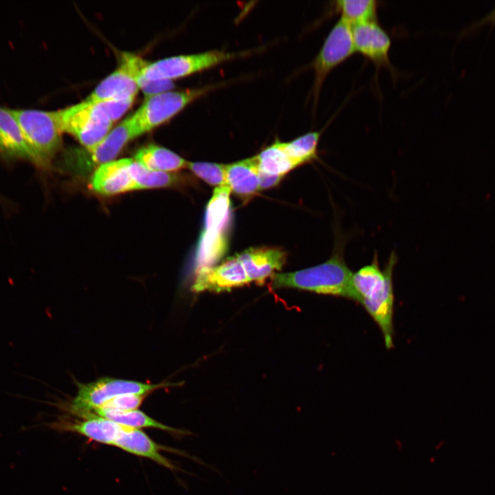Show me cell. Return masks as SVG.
Here are the masks:
<instances>
[{
	"label": "cell",
	"mask_w": 495,
	"mask_h": 495,
	"mask_svg": "<svg viewBox=\"0 0 495 495\" xmlns=\"http://www.w3.org/2000/svg\"><path fill=\"white\" fill-rule=\"evenodd\" d=\"M375 252L371 263L353 274V285L362 304L378 325L384 337L385 346H393L394 292L393 273L397 257L393 252L386 266L382 270Z\"/></svg>",
	"instance_id": "obj_1"
},
{
	"label": "cell",
	"mask_w": 495,
	"mask_h": 495,
	"mask_svg": "<svg viewBox=\"0 0 495 495\" xmlns=\"http://www.w3.org/2000/svg\"><path fill=\"white\" fill-rule=\"evenodd\" d=\"M353 274L344 258L342 247L339 246L322 263L296 272L274 274L272 287L296 288L358 302Z\"/></svg>",
	"instance_id": "obj_2"
},
{
	"label": "cell",
	"mask_w": 495,
	"mask_h": 495,
	"mask_svg": "<svg viewBox=\"0 0 495 495\" xmlns=\"http://www.w3.org/2000/svg\"><path fill=\"white\" fill-rule=\"evenodd\" d=\"M230 189L217 187L206 210L204 229L195 259V272L214 266L225 254L231 221Z\"/></svg>",
	"instance_id": "obj_3"
},
{
	"label": "cell",
	"mask_w": 495,
	"mask_h": 495,
	"mask_svg": "<svg viewBox=\"0 0 495 495\" xmlns=\"http://www.w3.org/2000/svg\"><path fill=\"white\" fill-rule=\"evenodd\" d=\"M31 155L32 164L49 168L62 144L55 111L35 109H12Z\"/></svg>",
	"instance_id": "obj_4"
},
{
	"label": "cell",
	"mask_w": 495,
	"mask_h": 495,
	"mask_svg": "<svg viewBox=\"0 0 495 495\" xmlns=\"http://www.w3.org/2000/svg\"><path fill=\"white\" fill-rule=\"evenodd\" d=\"M224 83L179 91H167L146 97L139 109L129 116L136 137L166 122L188 104Z\"/></svg>",
	"instance_id": "obj_5"
},
{
	"label": "cell",
	"mask_w": 495,
	"mask_h": 495,
	"mask_svg": "<svg viewBox=\"0 0 495 495\" xmlns=\"http://www.w3.org/2000/svg\"><path fill=\"white\" fill-rule=\"evenodd\" d=\"M248 54L249 52H229L215 50L170 56L153 63L147 61L142 71L135 75L134 80L140 90L146 80L172 81L211 69Z\"/></svg>",
	"instance_id": "obj_6"
},
{
	"label": "cell",
	"mask_w": 495,
	"mask_h": 495,
	"mask_svg": "<svg viewBox=\"0 0 495 495\" xmlns=\"http://www.w3.org/2000/svg\"><path fill=\"white\" fill-rule=\"evenodd\" d=\"M60 131L75 138L86 149L96 146L112 129L113 122L101 102L85 100L55 111Z\"/></svg>",
	"instance_id": "obj_7"
},
{
	"label": "cell",
	"mask_w": 495,
	"mask_h": 495,
	"mask_svg": "<svg viewBox=\"0 0 495 495\" xmlns=\"http://www.w3.org/2000/svg\"><path fill=\"white\" fill-rule=\"evenodd\" d=\"M171 385L170 383L146 384L140 382L103 377L87 384H78L76 397L68 406L69 412L83 417L118 396L129 394H150Z\"/></svg>",
	"instance_id": "obj_8"
},
{
	"label": "cell",
	"mask_w": 495,
	"mask_h": 495,
	"mask_svg": "<svg viewBox=\"0 0 495 495\" xmlns=\"http://www.w3.org/2000/svg\"><path fill=\"white\" fill-rule=\"evenodd\" d=\"M354 53L351 25L340 19L329 32L310 65L314 74L311 89L314 107L318 103L320 90L327 76Z\"/></svg>",
	"instance_id": "obj_9"
},
{
	"label": "cell",
	"mask_w": 495,
	"mask_h": 495,
	"mask_svg": "<svg viewBox=\"0 0 495 495\" xmlns=\"http://www.w3.org/2000/svg\"><path fill=\"white\" fill-rule=\"evenodd\" d=\"M355 52H358L374 65L376 71L387 68L392 71L389 59L390 38L377 21L351 26Z\"/></svg>",
	"instance_id": "obj_10"
},
{
	"label": "cell",
	"mask_w": 495,
	"mask_h": 495,
	"mask_svg": "<svg viewBox=\"0 0 495 495\" xmlns=\"http://www.w3.org/2000/svg\"><path fill=\"white\" fill-rule=\"evenodd\" d=\"M195 272V278L192 285V289L195 292H229L234 287L250 283L245 268L236 254L219 265L203 268Z\"/></svg>",
	"instance_id": "obj_11"
},
{
	"label": "cell",
	"mask_w": 495,
	"mask_h": 495,
	"mask_svg": "<svg viewBox=\"0 0 495 495\" xmlns=\"http://www.w3.org/2000/svg\"><path fill=\"white\" fill-rule=\"evenodd\" d=\"M133 159L122 158L99 165L90 179L91 190L103 196H113L135 190L131 173Z\"/></svg>",
	"instance_id": "obj_12"
},
{
	"label": "cell",
	"mask_w": 495,
	"mask_h": 495,
	"mask_svg": "<svg viewBox=\"0 0 495 495\" xmlns=\"http://www.w3.org/2000/svg\"><path fill=\"white\" fill-rule=\"evenodd\" d=\"M136 138L130 118L128 117L112 129L96 146L87 151L89 157H80L74 165L82 171L93 166H98L114 160L126 144Z\"/></svg>",
	"instance_id": "obj_13"
},
{
	"label": "cell",
	"mask_w": 495,
	"mask_h": 495,
	"mask_svg": "<svg viewBox=\"0 0 495 495\" xmlns=\"http://www.w3.org/2000/svg\"><path fill=\"white\" fill-rule=\"evenodd\" d=\"M251 282L263 284L275 271L280 270L286 261V252L278 248H251L236 254Z\"/></svg>",
	"instance_id": "obj_14"
},
{
	"label": "cell",
	"mask_w": 495,
	"mask_h": 495,
	"mask_svg": "<svg viewBox=\"0 0 495 495\" xmlns=\"http://www.w3.org/2000/svg\"><path fill=\"white\" fill-rule=\"evenodd\" d=\"M0 157L8 162L25 160L31 155L12 109L0 106Z\"/></svg>",
	"instance_id": "obj_15"
},
{
	"label": "cell",
	"mask_w": 495,
	"mask_h": 495,
	"mask_svg": "<svg viewBox=\"0 0 495 495\" xmlns=\"http://www.w3.org/2000/svg\"><path fill=\"white\" fill-rule=\"evenodd\" d=\"M129 453L145 457L170 470L177 468L160 454L166 448L153 441L145 432L131 427L124 430L113 444Z\"/></svg>",
	"instance_id": "obj_16"
},
{
	"label": "cell",
	"mask_w": 495,
	"mask_h": 495,
	"mask_svg": "<svg viewBox=\"0 0 495 495\" xmlns=\"http://www.w3.org/2000/svg\"><path fill=\"white\" fill-rule=\"evenodd\" d=\"M226 185L238 197L248 199L260 190L256 155L226 165Z\"/></svg>",
	"instance_id": "obj_17"
},
{
	"label": "cell",
	"mask_w": 495,
	"mask_h": 495,
	"mask_svg": "<svg viewBox=\"0 0 495 495\" xmlns=\"http://www.w3.org/2000/svg\"><path fill=\"white\" fill-rule=\"evenodd\" d=\"M139 89L132 76L120 63V65L104 78L84 100L90 102H102L116 98L137 95Z\"/></svg>",
	"instance_id": "obj_18"
},
{
	"label": "cell",
	"mask_w": 495,
	"mask_h": 495,
	"mask_svg": "<svg viewBox=\"0 0 495 495\" xmlns=\"http://www.w3.org/2000/svg\"><path fill=\"white\" fill-rule=\"evenodd\" d=\"M63 430L76 432L88 439L113 446L127 427L103 417H91L82 421L58 423Z\"/></svg>",
	"instance_id": "obj_19"
},
{
	"label": "cell",
	"mask_w": 495,
	"mask_h": 495,
	"mask_svg": "<svg viewBox=\"0 0 495 495\" xmlns=\"http://www.w3.org/2000/svg\"><path fill=\"white\" fill-rule=\"evenodd\" d=\"M133 159L148 170L168 173L186 168L188 163L173 151L153 144L138 149Z\"/></svg>",
	"instance_id": "obj_20"
},
{
	"label": "cell",
	"mask_w": 495,
	"mask_h": 495,
	"mask_svg": "<svg viewBox=\"0 0 495 495\" xmlns=\"http://www.w3.org/2000/svg\"><path fill=\"white\" fill-rule=\"evenodd\" d=\"M96 417H103L133 428H153L179 434L187 433L186 431L164 425L138 410L119 411L97 408L89 411L83 416L85 419Z\"/></svg>",
	"instance_id": "obj_21"
},
{
	"label": "cell",
	"mask_w": 495,
	"mask_h": 495,
	"mask_svg": "<svg viewBox=\"0 0 495 495\" xmlns=\"http://www.w3.org/2000/svg\"><path fill=\"white\" fill-rule=\"evenodd\" d=\"M131 173L135 182V190L176 187L188 182V178L177 173L151 170L133 159Z\"/></svg>",
	"instance_id": "obj_22"
},
{
	"label": "cell",
	"mask_w": 495,
	"mask_h": 495,
	"mask_svg": "<svg viewBox=\"0 0 495 495\" xmlns=\"http://www.w3.org/2000/svg\"><path fill=\"white\" fill-rule=\"evenodd\" d=\"M333 11L351 26L377 21L379 2L374 0H339L333 1Z\"/></svg>",
	"instance_id": "obj_23"
},
{
	"label": "cell",
	"mask_w": 495,
	"mask_h": 495,
	"mask_svg": "<svg viewBox=\"0 0 495 495\" xmlns=\"http://www.w3.org/2000/svg\"><path fill=\"white\" fill-rule=\"evenodd\" d=\"M258 169L265 173L284 177L299 165L284 151L282 142H275L256 155Z\"/></svg>",
	"instance_id": "obj_24"
},
{
	"label": "cell",
	"mask_w": 495,
	"mask_h": 495,
	"mask_svg": "<svg viewBox=\"0 0 495 495\" xmlns=\"http://www.w3.org/2000/svg\"><path fill=\"white\" fill-rule=\"evenodd\" d=\"M320 135V131L309 132L289 142H282V146L286 154L300 166L318 157Z\"/></svg>",
	"instance_id": "obj_25"
},
{
	"label": "cell",
	"mask_w": 495,
	"mask_h": 495,
	"mask_svg": "<svg viewBox=\"0 0 495 495\" xmlns=\"http://www.w3.org/2000/svg\"><path fill=\"white\" fill-rule=\"evenodd\" d=\"M186 168L211 186L219 187L226 185V164L188 162Z\"/></svg>",
	"instance_id": "obj_26"
},
{
	"label": "cell",
	"mask_w": 495,
	"mask_h": 495,
	"mask_svg": "<svg viewBox=\"0 0 495 495\" xmlns=\"http://www.w3.org/2000/svg\"><path fill=\"white\" fill-rule=\"evenodd\" d=\"M148 395L149 394H129L118 396L110 399L98 408L119 411L137 410Z\"/></svg>",
	"instance_id": "obj_27"
},
{
	"label": "cell",
	"mask_w": 495,
	"mask_h": 495,
	"mask_svg": "<svg viewBox=\"0 0 495 495\" xmlns=\"http://www.w3.org/2000/svg\"><path fill=\"white\" fill-rule=\"evenodd\" d=\"M136 95H129L116 98L101 103L106 109L111 121L119 120L133 103Z\"/></svg>",
	"instance_id": "obj_28"
},
{
	"label": "cell",
	"mask_w": 495,
	"mask_h": 495,
	"mask_svg": "<svg viewBox=\"0 0 495 495\" xmlns=\"http://www.w3.org/2000/svg\"><path fill=\"white\" fill-rule=\"evenodd\" d=\"M283 177L271 175L258 169L259 188L263 190L277 185Z\"/></svg>",
	"instance_id": "obj_29"
},
{
	"label": "cell",
	"mask_w": 495,
	"mask_h": 495,
	"mask_svg": "<svg viewBox=\"0 0 495 495\" xmlns=\"http://www.w3.org/2000/svg\"><path fill=\"white\" fill-rule=\"evenodd\" d=\"M495 23V8L487 15L482 18L480 21L472 24L471 26L468 28L465 31V34H470L473 32L474 30H478L483 25Z\"/></svg>",
	"instance_id": "obj_30"
}]
</instances>
